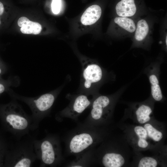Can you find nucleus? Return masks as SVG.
I'll return each mask as SVG.
<instances>
[{
    "label": "nucleus",
    "instance_id": "20",
    "mask_svg": "<svg viewBox=\"0 0 167 167\" xmlns=\"http://www.w3.org/2000/svg\"><path fill=\"white\" fill-rule=\"evenodd\" d=\"M61 0H53L51 5L52 11L54 14H58L60 10Z\"/></svg>",
    "mask_w": 167,
    "mask_h": 167
},
{
    "label": "nucleus",
    "instance_id": "18",
    "mask_svg": "<svg viewBox=\"0 0 167 167\" xmlns=\"http://www.w3.org/2000/svg\"><path fill=\"white\" fill-rule=\"evenodd\" d=\"M149 30V26L146 20L141 19L138 21L135 31V39L139 41L143 40L148 35Z\"/></svg>",
    "mask_w": 167,
    "mask_h": 167
},
{
    "label": "nucleus",
    "instance_id": "12",
    "mask_svg": "<svg viewBox=\"0 0 167 167\" xmlns=\"http://www.w3.org/2000/svg\"><path fill=\"white\" fill-rule=\"evenodd\" d=\"M103 74L101 68L97 64L91 62L83 63V76L84 88L88 89L93 84L99 82L102 79Z\"/></svg>",
    "mask_w": 167,
    "mask_h": 167
},
{
    "label": "nucleus",
    "instance_id": "4",
    "mask_svg": "<svg viewBox=\"0 0 167 167\" xmlns=\"http://www.w3.org/2000/svg\"><path fill=\"white\" fill-rule=\"evenodd\" d=\"M3 112L7 128L16 140L30 135V131H34L31 115L24 111L16 100L13 99L6 105Z\"/></svg>",
    "mask_w": 167,
    "mask_h": 167
},
{
    "label": "nucleus",
    "instance_id": "9",
    "mask_svg": "<svg viewBox=\"0 0 167 167\" xmlns=\"http://www.w3.org/2000/svg\"><path fill=\"white\" fill-rule=\"evenodd\" d=\"M153 102L148 100L131 104L125 111L121 121L131 119L138 125H142L155 119L153 114Z\"/></svg>",
    "mask_w": 167,
    "mask_h": 167
},
{
    "label": "nucleus",
    "instance_id": "19",
    "mask_svg": "<svg viewBox=\"0 0 167 167\" xmlns=\"http://www.w3.org/2000/svg\"><path fill=\"white\" fill-rule=\"evenodd\" d=\"M114 22L120 27L130 33L135 32L136 25L134 21L128 17L118 16L114 19Z\"/></svg>",
    "mask_w": 167,
    "mask_h": 167
},
{
    "label": "nucleus",
    "instance_id": "16",
    "mask_svg": "<svg viewBox=\"0 0 167 167\" xmlns=\"http://www.w3.org/2000/svg\"><path fill=\"white\" fill-rule=\"evenodd\" d=\"M17 23L18 25L21 27L20 31L24 34L37 35L42 29L41 26L39 23L30 21L25 17L20 18Z\"/></svg>",
    "mask_w": 167,
    "mask_h": 167
},
{
    "label": "nucleus",
    "instance_id": "2",
    "mask_svg": "<svg viewBox=\"0 0 167 167\" xmlns=\"http://www.w3.org/2000/svg\"><path fill=\"white\" fill-rule=\"evenodd\" d=\"M114 126L98 127L79 123L63 139L65 154L78 156L95 147L113 132Z\"/></svg>",
    "mask_w": 167,
    "mask_h": 167
},
{
    "label": "nucleus",
    "instance_id": "8",
    "mask_svg": "<svg viewBox=\"0 0 167 167\" xmlns=\"http://www.w3.org/2000/svg\"><path fill=\"white\" fill-rule=\"evenodd\" d=\"M28 138L16 140L8 151L6 161L8 166L32 167L37 160L35 152L33 139L30 135Z\"/></svg>",
    "mask_w": 167,
    "mask_h": 167
},
{
    "label": "nucleus",
    "instance_id": "15",
    "mask_svg": "<svg viewBox=\"0 0 167 167\" xmlns=\"http://www.w3.org/2000/svg\"><path fill=\"white\" fill-rule=\"evenodd\" d=\"M115 9L117 15L121 17L133 16L136 11L134 0H121L116 5Z\"/></svg>",
    "mask_w": 167,
    "mask_h": 167
},
{
    "label": "nucleus",
    "instance_id": "1",
    "mask_svg": "<svg viewBox=\"0 0 167 167\" xmlns=\"http://www.w3.org/2000/svg\"><path fill=\"white\" fill-rule=\"evenodd\" d=\"M118 126L122 131L133 151L141 152L150 150L157 154L165 146L166 127L162 122L155 118L143 124L121 122Z\"/></svg>",
    "mask_w": 167,
    "mask_h": 167
},
{
    "label": "nucleus",
    "instance_id": "21",
    "mask_svg": "<svg viewBox=\"0 0 167 167\" xmlns=\"http://www.w3.org/2000/svg\"><path fill=\"white\" fill-rule=\"evenodd\" d=\"M4 11V7L2 2H0V16L3 14ZM1 24V20L0 17V24Z\"/></svg>",
    "mask_w": 167,
    "mask_h": 167
},
{
    "label": "nucleus",
    "instance_id": "3",
    "mask_svg": "<svg viewBox=\"0 0 167 167\" xmlns=\"http://www.w3.org/2000/svg\"><path fill=\"white\" fill-rule=\"evenodd\" d=\"M125 137L113 132L96 148L95 166L105 167L130 166L133 150Z\"/></svg>",
    "mask_w": 167,
    "mask_h": 167
},
{
    "label": "nucleus",
    "instance_id": "17",
    "mask_svg": "<svg viewBox=\"0 0 167 167\" xmlns=\"http://www.w3.org/2000/svg\"><path fill=\"white\" fill-rule=\"evenodd\" d=\"M149 78L152 98L155 101H161L163 99V96L157 75L152 73L149 75Z\"/></svg>",
    "mask_w": 167,
    "mask_h": 167
},
{
    "label": "nucleus",
    "instance_id": "24",
    "mask_svg": "<svg viewBox=\"0 0 167 167\" xmlns=\"http://www.w3.org/2000/svg\"><path fill=\"white\" fill-rule=\"evenodd\" d=\"M2 71L0 67V74L2 73Z\"/></svg>",
    "mask_w": 167,
    "mask_h": 167
},
{
    "label": "nucleus",
    "instance_id": "23",
    "mask_svg": "<svg viewBox=\"0 0 167 167\" xmlns=\"http://www.w3.org/2000/svg\"><path fill=\"white\" fill-rule=\"evenodd\" d=\"M167 36H166V39H165V43H166V45H167Z\"/></svg>",
    "mask_w": 167,
    "mask_h": 167
},
{
    "label": "nucleus",
    "instance_id": "10",
    "mask_svg": "<svg viewBox=\"0 0 167 167\" xmlns=\"http://www.w3.org/2000/svg\"><path fill=\"white\" fill-rule=\"evenodd\" d=\"M93 99L90 100L87 95L83 94L76 96L71 101L68 106L56 114L55 119L61 122L64 118H68L77 121L79 116L91 106Z\"/></svg>",
    "mask_w": 167,
    "mask_h": 167
},
{
    "label": "nucleus",
    "instance_id": "14",
    "mask_svg": "<svg viewBox=\"0 0 167 167\" xmlns=\"http://www.w3.org/2000/svg\"><path fill=\"white\" fill-rule=\"evenodd\" d=\"M101 7L97 5H94L88 7L82 14L81 18L82 24L85 25L93 24L100 18L101 15Z\"/></svg>",
    "mask_w": 167,
    "mask_h": 167
},
{
    "label": "nucleus",
    "instance_id": "13",
    "mask_svg": "<svg viewBox=\"0 0 167 167\" xmlns=\"http://www.w3.org/2000/svg\"><path fill=\"white\" fill-rule=\"evenodd\" d=\"M96 148H91L75 157L73 160L64 165L67 167H87L95 166L94 154Z\"/></svg>",
    "mask_w": 167,
    "mask_h": 167
},
{
    "label": "nucleus",
    "instance_id": "5",
    "mask_svg": "<svg viewBox=\"0 0 167 167\" xmlns=\"http://www.w3.org/2000/svg\"><path fill=\"white\" fill-rule=\"evenodd\" d=\"M34 149L40 167H54L61 166L64 162L59 136L48 134L42 139H33Z\"/></svg>",
    "mask_w": 167,
    "mask_h": 167
},
{
    "label": "nucleus",
    "instance_id": "7",
    "mask_svg": "<svg viewBox=\"0 0 167 167\" xmlns=\"http://www.w3.org/2000/svg\"><path fill=\"white\" fill-rule=\"evenodd\" d=\"M59 93L58 90L43 94L36 97L22 96L11 91L13 99L20 101L26 104L31 110L34 131L37 129L40 122L48 116L51 108Z\"/></svg>",
    "mask_w": 167,
    "mask_h": 167
},
{
    "label": "nucleus",
    "instance_id": "6",
    "mask_svg": "<svg viewBox=\"0 0 167 167\" xmlns=\"http://www.w3.org/2000/svg\"><path fill=\"white\" fill-rule=\"evenodd\" d=\"M118 97L100 95L94 98L90 112L83 123L101 127L113 125V112Z\"/></svg>",
    "mask_w": 167,
    "mask_h": 167
},
{
    "label": "nucleus",
    "instance_id": "11",
    "mask_svg": "<svg viewBox=\"0 0 167 167\" xmlns=\"http://www.w3.org/2000/svg\"><path fill=\"white\" fill-rule=\"evenodd\" d=\"M133 152L130 167H167V154H156L153 156H145L140 152L133 151Z\"/></svg>",
    "mask_w": 167,
    "mask_h": 167
},
{
    "label": "nucleus",
    "instance_id": "22",
    "mask_svg": "<svg viewBox=\"0 0 167 167\" xmlns=\"http://www.w3.org/2000/svg\"><path fill=\"white\" fill-rule=\"evenodd\" d=\"M5 86L3 84L0 83V94L2 93L5 91L6 88Z\"/></svg>",
    "mask_w": 167,
    "mask_h": 167
}]
</instances>
